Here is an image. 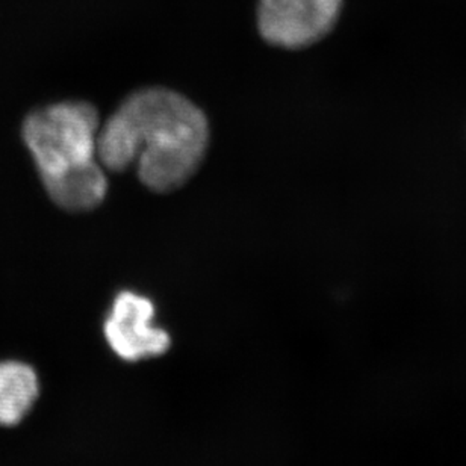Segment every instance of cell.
Instances as JSON below:
<instances>
[{"label":"cell","mask_w":466,"mask_h":466,"mask_svg":"<svg viewBox=\"0 0 466 466\" xmlns=\"http://www.w3.org/2000/svg\"><path fill=\"white\" fill-rule=\"evenodd\" d=\"M341 6L342 0H259L258 26L269 45L303 49L330 34Z\"/></svg>","instance_id":"cell-3"},{"label":"cell","mask_w":466,"mask_h":466,"mask_svg":"<svg viewBox=\"0 0 466 466\" xmlns=\"http://www.w3.org/2000/svg\"><path fill=\"white\" fill-rule=\"evenodd\" d=\"M100 116L88 102H58L23 120L22 138L50 200L81 214L99 208L108 179L99 161Z\"/></svg>","instance_id":"cell-2"},{"label":"cell","mask_w":466,"mask_h":466,"mask_svg":"<svg viewBox=\"0 0 466 466\" xmlns=\"http://www.w3.org/2000/svg\"><path fill=\"white\" fill-rule=\"evenodd\" d=\"M157 309L147 297L121 291L104 323L109 349L125 362L161 358L171 349L170 333L155 324Z\"/></svg>","instance_id":"cell-4"},{"label":"cell","mask_w":466,"mask_h":466,"mask_svg":"<svg viewBox=\"0 0 466 466\" xmlns=\"http://www.w3.org/2000/svg\"><path fill=\"white\" fill-rule=\"evenodd\" d=\"M40 397L35 368L22 360L0 362V426H17Z\"/></svg>","instance_id":"cell-5"},{"label":"cell","mask_w":466,"mask_h":466,"mask_svg":"<svg viewBox=\"0 0 466 466\" xmlns=\"http://www.w3.org/2000/svg\"><path fill=\"white\" fill-rule=\"evenodd\" d=\"M208 146L209 123L202 109L162 86L127 96L97 137L105 170L135 168L144 187L161 194L182 188L198 173Z\"/></svg>","instance_id":"cell-1"}]
</instances>
